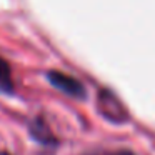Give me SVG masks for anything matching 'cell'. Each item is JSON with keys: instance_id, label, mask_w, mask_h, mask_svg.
Returning <instances> with one entry per match:
<instances>
[{"instance_id": "5", "label": "cell", "mask_w": 155, "mask_h": 155, "mask_svg": "<svg viewBox=\"0 0 155 155\" xmlns=\"http://www.w3.org/2000/svg\"><path fill=\"white\" fill-rule=\"evenodd\" d=\"M0 155H8V153H0Z\"/></svg>"}, {"instance_id": "4", "label": "cell", "mask_w": 155, "mask_h": 155, "mask_svg": "<svg viewBox=\"0 0 155 155\" xmlns=\"http://www.w3.org/2000/svg\"><path fill=\"white\" fill-rule=\"evenodd\" d=\"M114 155H134V153H130V152H117V153H114Z\"/></svg>"}, {"instance_id": "2", "label": "cell", "mask_w": 155, "mask_h": 155, "mask_svg": "<svg viewBox=\"0 0 155 155\" xmlns=\"http://www.w3.org/2000/svg\"><path fill=\"white\" fill-rule=\"evenodd\" d=\"M100 108L107 118L112 122H124L125 120V112L120 107L117 98H114L108 92H104L100 95Z\"/></svg>"}, {"instance_id": "1", "label": "cell", "mask_w": 155, "mask_h": 155, "mask_svg": "<svg viewBox=\"0 0 155 155\" xmlns=\"http://www.w3.org/2000/svg\"><path fill=\"white\" fill-rule=\"evenodd\" d=\"M47 78L57 90L64 92V94L70 95V97H75V98L85 97L84 85H82L77 78L72 77V75H67V74H64V72L52 70L47 74Z\"/></svg>"}, {"instance_id": "3", "label": "cell", "mask_w": 155, "mask_h": 155, "mask_svg": "<svg viewBox=\"0 0 155 155\" xmlns=\"http://www.w3.org/2000/svg\"><path fill=\"white\" fill-rule=\"evenodd\" d=\"M0 92H4V94H12L14 92L12 72L4 58H0Z\"/></svg>"}]
</instances>
